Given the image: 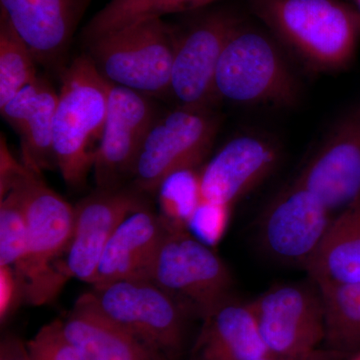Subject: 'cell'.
<instances>
[{
    "instance_id": "1",
    "label": "cell",
    "mask_w": 360,
    "mask_h": 360,
    "mask_svg": "<svg viewBox=\"0 0 360 360\" xmlns=\"http://www.w3.org/2000/svg\"><path fill=\"white\" fill-rule=\"evenodd\" d=\"M251 13L315 72L345 70L360 39V13L343 0H250Z\"/></svg>"
},
{
    "instance_id": "2",
    "label": "cell",
    "mask_w": 360,
    "mask_h": 360,
    "mask_svg": "<svg viewBox=\"0 0 360 360\" xmlns=\"http://www.w3.org/2000/svg\"><path fill=\"white\" fill-rule=\"evenodd\" d=\"M11 188L20 193L27 224V250L15 270L23 298L32 305L51 302L68 281L60 264L75 225V207L47 186L41 174L18 165L11 179L0 187V196Z\"/></svg>"
},
{
    "instance_id": "3",
    "label": "cell",
    "mask_w": 360,
    "mask_h": 360,
    "mask_svg": "<svg viewBox=\"0 0 360 360\" xmlns=\"http://www.w3.org/2000/svg\"><path fill=\"white\" fill-rule=\"evenodd\" d=\"M54 116L53 148L56 167L68 186H85L108 115L111 84L86 53L68 63Z\"/></svg>"
},
{
    "instance_id": "4",
    "label": "cell",
    "mask_w": 360,
    "mask_h": 360,
    "mask_svg": "<svg viewBox=\"0 0 360 360\" xmlns=\"http://www.w3.org/2000/svg\"><path fill=\"white\" fill-rule=\"evenodd\" d=\"M89 58L110 84L169 96L176 39L165 18L137 21L86 42Z\"/></svg>"
},
{
    "instance_id": "5",
    "label": "cell",
    "mask_w": 360,
    "mask_h": 360,
    "mask_svg": "<svg viewBox=\"0 0 360 360\" xmlns=\"http://www.w3.org/2000/svg\"><path fill=\"white\" fill-rule=\"evenodd\" d=\"M298 91L276 37L243 18L220 58L215 77L217 101L284 108L295 103Z\"/></svg>"
},
{
    "instance_id": "6",
    "label": "cell",
    "mask_w": 360,
    "mask_h": 360,
    "mask_svg": "<svg viewBox=\"0 0 360 360\" xmlns=\"http://www.w3.org/2000/svg\"><path fill=\"white\" fill-rule=\"evenodd\" d=\"M179 15L172 23L176 46L169 97L181 108H212L220 58L243 18L222 2Z\"/></svg>"
},
{
    "instance_id": "7",
    "label": "cell",
    "mask_w": 360,
    "mask_h": 360,
    "mask_svg": "<svg viewBox=\"0 0 360 360\" xmlns=\"http://www.w3.org/2000/svg\"><path fill=\"white\" fill-rule=\"evenodd\" d=\"M148 279L189 314L201 319L231 298L233 283L229 267L212 246L188 229L168 224Z\"/></svg>"
},
{
    "instance_id": "8",
    "label": "cell",
    "mask_w": 360,
    "mask_h": 360,
    "mask_svg": "<svg viewBox=\"0 0 360 360\" xmlns=\"http://www.w3.org/2000/svg\"><path fill=\"white\" fill-rule=\"evenodd\" d=\"M92 300L106 316L165 360L179 356L188 312L149 279H125L92 286Z\"/></svg>"
},
{
    "instance_id": "9",
    "label": "cell",
    "mask_w": 360,
    "mask_h": 360,
    "mask_svg": "<svg viewBox=\"0 0 360 360\" xmlns=\"http://www.w3.org/2000/svg\"><path fill=\"white\" fill-rule=\"evenodd\" d=\"M219 122L212 108L176 106L160 112L139 151L134 187L144 194L155 193L168 175L198 167L212 148Z\"/></svg>"
},
{
    "instance_id": "10",
    "label": "cell",
    "mask_w": 360,
    "mask_h": 360,
    "mask_svg": "<svg viewBox=\"0 0 360 360\" xmlns=\"http://www.w3.org/2000/svg\"><path fill=\"white\" fill-rule=\"evenodd\" d=\"M258 329L270 354L304 356L326 341V309L319 285H276L250 302Z\"/></svg>"
},
{
    "instance_id": "11",
    "label": "cell",
    "mask_w": 360,
    "mask_h": 360,
    "mask_svg": "<svg viewBox=\"0 0 360 360\" xmlns=\"http://www.w3.org/2000/svg\"><path fill=\"white\" fill-rule=\"evenodd\" d=\"M333 217L321 198L293 179L262 212L260 243L271 257L304 267L321 245Z\"/></svg>"
},
{
    "instance_id": "12",
    "label": "cell",
    "mask_w": 360,
    "mask_h": 360,
    "mask_svg": "<svg viewBox=\"0 0 360 360\" xmlns=\"http://www.w3.org/2000/svg\"><path fill=\"white\" fill-rule=\"evenodd\" d=\"M160 113L153 97L111 84L103 139L92 169L97 188H117L132 179L142 144Z\"/></svg>"
},
{
    "instance_id": "13",
    "label": "cell",
    "mask_w": 360,
    "mask_h": 360,
    "mask_svg": "<svg viewBox=\"0 0 360 360\" xmlns=\"http://www.w3.org/2000/svg\"><path fill=\"white\" fill-rule=\"evenodd\" d=\"M144 193L135 187L101 189L75 207V225L63 262L68 278L94 284L97 267L108 240L129 214L148 207Z\"/></svg>"
},
{
    "instance_id": "14",
    "label": "cell",
    "mask_w": 360,
    "mask_h": 360,
    "mask_svg": "<svg viewBox=\"0 0 360 360\" xmlns=\"http://www.w3.org/2000/svg\"><path fill=\"white\" fill-rule=\"evenodd\" d=\"M335 214L360 198V103L335 123L295 179Z\"/></svg>"
},
{
    "instance_id": "15",
    "label": "cell",
    "mask_w": 360,
    "mask_h": 360,
    "mask_svg": "<svg viewBox=\"0 0 360 360\" xmlns=\"http://www.w3.org/2000/svg\"><path fill=\"white\" fill-rule=\"evenodd\" d=\"M92 0H0L4 14L37 65L63 72L71 44Z\"/></svg>"
},
{
    "instance_id": "16",
    "label": "cell",
    "mask_w": 360,
    "mask_h": 360,
    "mask_svg": "<svg viewBox=\"0 0 360 360\" xmlns=\"http://www.w3.org/2000/svg\"><path fill=\"white\" fill-rule=\"evenodd\" d=\"M278 155L276 144L264 137H233L200 170L203 200L232 207L271 174Z\"/></svg>"
},
{
    "instance_id": "17",
    "label": "cell",
    "mask_w": 360,
    "mask_h": 360,
    "mask_svg": "<svg viewBox=\"0 0 360 360\" xmlns=\"http://www.w3.org/2000/svg\"><path fill=\"white\" fill-rule=\"evenodd\" d=\"M58 98V92L39 77L0 106L2 117L20 136L21 162L37 174L56 167L53 127Z\"/></svg>"
},
{
    "instance_id": "18",
    "label": "cell",
    "mask_w": 360,
    "mask_h": 360,
    "mask_svg": "<svg viewBox=\"0 0 360 360\" xmlns=\"http://www.w3.org/2000/svg\"><path fill=\"white\" fill-rule=\"evenodd\" d=\"M167 231V222L148 206L129 214L104 248L92 286L125 279H148Z\"/></svg>"
},
{
    "instance_id": "19",
    "label": "cell",
    "mask_w": 360,
    "mask_h": 360,
    "mask_svg": "<svg viewBox=\"0 0 360 360\" xmlns=\"http://www.w3.org/2000/svg\"><path fill=\"white\" fill-rule=\"evenodd\" d=\"M61 323L82 360H165L106 316L89 292L78 298Z\"/></svg>"
},
{
    "instance_id": "20",
    "label": "cell",
    "mask_w": 360,
    "mask_h": 360,
    "mask_svg": "<svg viewBox=\"0 0 360 360\" xmlns=\"http://www.w3.org/2000/svg\"><path fill=\"white\" fill-rule=\"evenodd\" d=\"M272 355L250 302L225 300L202 319L193 360H255Z\"/></svg>"
},
{
    "instance_id": "21",
    "label": "cell",
    "mask_w": 360,
    "mask_h": 360,
    "mask_svg": "<svg viewBox=\"0 0 360 360\" xmlns=\"http://www.w3.org/2000/svg\"><path fill=\"white\" fill-rule=\"evenodd\" d=\"M304 269L316 284L360 283V198L333 217Z\"/></svg>"
},
{
    "instance_id": "22",
    "label": "cell",
    "mask_w": 360,
    "mask_h": 360,
    "mask_svg": "<svg viewBox=\"0 0 360 360\" xmlns=\"http://www.w3.org/2000/svg\"><path fill=\"white\" fill-rule=\"evenodd\" d=\"M222 1L224 0H110L85 25L82 39L86 44L137 21L179 15Z\"/></svg>"
},
{
    "instance_id": "23",
    "label": "cell",
    "mask_w": 360,
    "mask_h": 360,
    "mask_svg": "<svg viewBox=\"0 0 360 360\" xmlns=\"http://www.w3.org/2000/svg\"><path fill=\"white\" fill-rule=\"evenodd\" d=\"M317 285L326 309V348L341 355L360 354V283Z\"/></svg>"
},
{
    "instance_id": "24",
    "label": "cell",
    "mask_w": 360,
    "mask_h": 360,
    "mask_svg": "<svg viewBox=\"0 0 360 360\" xmlns=\"http://www.w3.org/2000/svg\"><path fill=\"white\" fill-rule=\"evenodd\" d=\"M37 65L30 47L0 13V106L39 77Z\"/></svg>"
},
{
    "instance_id": "25",
    "label": "cell",
    "mask_w": 360,
    "mask_h": 360,
    "mask_svg": "<svg viewBox=\"0 0 360 360\" xmlns=\"http://www.w3.org/2000/svg\"><path fill=\"white\" fill-rule=\"evenodd\" d=\"M161 215L172 226L186 229L201 200L200 172L196 167L184 168L168 175L158 191Z\"/></svg>"
},
{
    "instance_id": "26",
    "label": "cell",
    "mask_w": 360,
    "mask_h": 360,
    "mask_svg": "<svg viewBox=\"0 0 360 360\" xmlns=\"http://www.w3.org/2000/svg\"><path fill=\"white\" fill-rule=\"evenodd\" d=\"M0 266L18 269L27 250L25 206L18 189L0 196Z\"/></svg>"
},
{
    "instance_id": "27",
    "label": "cell",
    "mask_w": 360,
    "mask_h": 360,
    "mask_svg": "<svg viewBox=\"0 0 360 360\" xmlns=\"http://www.w3.org/2000/svg\"><path fill=\"white\" fill-rule=\"evenodd\" d=\"M30 360H82L63 333L61 319L45 324L27 342Z\"/></svg>"
},
{
    "instance_id": "28",
    "label": "cell",
    "mask_w": 360,
    "mask_h": 360,
    "mask_svg": "<svg viewBox=\"0 0 360 360\" xmlns=\"http://www.w3.org/2000/svg\"><path fill=\"white\" fill-rule=\"evenodd\" d=\"M231 208L202 200L189 220L187 229L205 245H217L226 231Z\"/></svg>"
},
{
    "instance_id": "29",
    "label": "cell",
    "mask_w": 360,
    "mask_h": 360,
    "mask_svg": "<svg viewBox=\"0 0 360 360\" xmlns=\"http://www.w3.org/2000/svg\"><path fill=\"white\" fill-rule=\"evenodd\" d=\"M23 298L22 288L15 270L0 266V321L4 323Z\"/></svg>"
},
{
    "instance_id": "30",
    "label": "cell",
    "mask_w": 360,
    "mask_h": 360,
    "mask_svg": "<svg viewBox=\"0 0 360 360\" xmlns=\"http://www.w3.org/2000/svg\"><path fill=\"white\" fill-rule=\"evenodd\" d=\"M0 360H30L27 343L16 335L4 336L0 342Z\"/></svg>"
},
{
    "instance_id": "31",
    "label": "cell",
    "mask_w": 360,
    "mask_h": 360,
    "mask_svg": "<svg viewBox=\"0 0 360 360\" xmlns=\"http://www.w3.org/2000/svg\"><path fill=\"white\" fill-rule=\"evenodd\" d=\"M343 355L338 352L326 349H319L314 354L304 355V356H277V355H267L255 360H340Z\"/></svg>"
},
{
    "instance_id": "32",
    "label": "cell",
    "mask_w": 360,
    "mask_h": 360,
    "mask_svg": "<svg viewBox=\"0 0 360 360\" xmlns=\"http://www.w3.org/2000/svg\"><path fill=\"white\" fill-rule=\"evenodd\" d=\"M350 4H352L360 13V0H350Z\"/></svg>"
},
{
    "instance_id": "33",
    "label": "cell",
    "mask_w": 360,
    "mask_h": 360,
    "mask_svg": "<svg viewBox=\"0 0 360 360\" xmlns=\"http://www.w3.org/2000/svg\"><path fill=\"white\" fill-rule=\"evenodd\" d=\"M352 360H360V354H355Z\"/></svg>"
}]
</instances>
